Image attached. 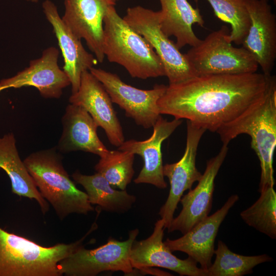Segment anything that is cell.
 Returning <instances> with one entry per match:
<instances>
[{"instance_id": "cell-1", "label": "cell", "mask_w": 276, "mask_h": 276, "mask_svg": "<svg viewBox=\"0 0 276 276\" xmlns=\"http://www.w3.org/2000/svg\"><path fill=\"white\" fill-rule=\"evenodd\" d=\"M271 77L256 72L197 76L167 86L157 102L158 110L160 114L217 132L264 94Z\"/></svg>"}, {"instance_id": "cell-2", "label": "cell", "mask_w": 276, "mask_h": 276, "mask_svg": "<svg viewBox=\"0 0 276 276\" xmlns=\"http://www.w3.org/2000/svg\"><path fill=\"white\" fill-rule=\"evenodd\" d=\"M223 144H227L241 134L251 139V147L260 162L259 192L274 187L273 156L276 146V79L271 77L264 94L242 113L219 128Z\"/></svg>"}, {"instance_id": "cell-3", "label": "cell", "mask_w": 276, "mask_h": 276, "mask_svg": "<svg viewBox=\"0 0 276 276\" xmlns=\"http://www.w3.org/2000/svg\"><path fill=\"white\" fill-rule=\"evenodd\" d=\"M96 228L92 225L74 242L45 247L0 225V276H61L59 262L72 254Z\"/></svg>"}, {"instance_id": "cell-4", "label": "cell", "mask_w": 276, "mask_h": 276, "mask_svg": "<svg viewBox=\"0 0 276 276\" xmlns=\"http://www.w3.org/2000/svg\"><path fill=\"white\" fill-rule=\"evenodd\" d=\"M24 163L41 196L61 220L72 214L86 215L94 210L86 193L70 178L55 148L32 153Z\"/></svg>"}, {"instance_id": "cell-5", "label": "cell", "mask_w": 276, "mask_h": 276, "mask_svg": "<svg viewBox=\"0 0 276 276\" xmlns=\"http://www.w3.org/2000/svg\"><path fill=\"white\" fill-rule=\"evenodd\" d=\"M103 51L110 62L124 67L133 78L165 76L163 64L153 48L110 7L103 21Z\"/></svg>"}, {"instance_id": "cell-6", "label": "cell", "mask_w": 276, "mask_h": 276, "mask_svg": "<svg viewBox=\"0 0 276 276\" xmlns=\"http://www.w3.org/2000/svg\"><path fill=\"white\" fill-rule=\"evenodd\" d=\"M228 34V28L222 26L185 54L196 76L257 72L259 65L254 57L243 47L233 46Z\"/></svg>"}, {"instance_id": "cell-7", "label": "cell", "mask_w": 276, "mask_h": 276, "mask_svg": "<svg viewBox=\"0 0 276 276\" xmlns=\"http://www.w3.org/2000/svg\"><path fill=\"white\" fill-rule=\"evenodd\" d=\"M160 12L141 6L127 8L123 19L153 48L164 66L169 84L197 76L186 54L169 39L160 27Z\"/></svg>"}, {"instance_id": "cell-8", "label": "cell", "mask_w": 276, "mask_h": 276, "mask_svg": "<svg viewBox=\"0 0 276 276\" xmlns=\"http://www.w3.org/2000/svg\"><path fill=\"white\" fill-rule=\"evenodd\" d=\"M139 233L137 228L131 230L128 238L122 241L110 237L106 243L95 249H86L80 245L59 262L61 275L95 276L108 271L133 273L134 269L130 261L129 253Z\"/></svg>"}, {"instance_id": "cell-9", "label": "cell", "mask_w": 276, "mask_h": 276, "mask_svg": "<svg viewBox=\"0 0 276 276\" xmlns=\"http://www.w3.org/2000/svg\"><path fill=\"white\" fill-rule=\"evenodd\" d=\"M89 71L102 84L112 102L125 111L126 117L145 129L153 127L161 116L157 102L167 86L156 84L151 89H141L125 83L116 74L94 67Z\"/></svg>"}, {"instance_id": "cell-10", "label": "cell", "mask_w": 276, "mask_h": 276, "mask_svg": "<svg viewBox=\"0 0 276 276\" xmlns=\"http://www.w3.org/2000/svg\"><path fill=\"white\" fill-rule=\"evenodd\" d=\"M205 131L187 120L186 147L182 157L176 163L163 166L164 175L168 177L170 185L168 197L158 213L165 222V229L173 219L185 191L191 189L193 183L202 176L196 166V157L199 141Z\"/></svg>"}, {"instance_id": "cell-11", "label": "cell", "mask_w": 276, "mask_h": 276, "mask_svg": "<svg viewBox=\"0 0 276 276\" xmlns=\"http://www.w3.org/2000/svg\"><path fill=\"white\" fill-rule=\"evenodd\" d=\"M165 229V222L160 218L155 223L150 236L134 241L129 253L132 267L146 272L150 268L158 267L182 276H208V271L198 267L197 263L191 258L182 260L172 254L163 240Z\"/></svg>"}, {"instance_id": "cell-12", "label": "cell", "mask_w": 276, "mask_h": 276, "mask_svg": "<svg viewBox=\"0 0 276 276\" xmlns=\"http://www.w3.org/2000/svg\"><path fill=\"white\" fill-rule=\"evenodd\" d=\"M118 0H64L63 21L79 39H84L98 62L105 57L103 21L108 9Z\"/></svg>"}, {"instance_id": "cell-13", "label": "cell", "mask_w": 276, "mask_h": 276, "mask_svg": "<svg viewBox=\"0 0 276 276\" xmlns=\"http://www.w3.org/2000/svg\"><path fill=\"white\" fill-rule=\"evenodd\" d=\"M59 50L54 47L45 49L40 57L30 61L28 67L11 77L0 81L3 90L31 86L45 98H59L63 88L71 85L65 72L58 64Z\"/></svg>"}, {"instance_id": "cell-14", "label": "cell", "mask_w": 276, "mask_h": 276, "mask_svg": "<svg viewBox=\"0 0 276 276\" xmlns=\"http://www.w3.org/2000/svg\"><path fill=\"white\" fill-rule=\"evenodd\" d=\"M227 145L223 144L218 154L207 162L197 186L181 197L182 210L167 228L169 233L179 231L185 234L209 215L212 206L215 179L226 156Z\"/></svg>"}, {"instance_id": "cell-15", "label": "cell", "mask_w": 276, "mask_h": 276, "mask_svg": "<svg viewBox=\"0 0 276 276\" xmlns=\"http://www.w3.org/2000/svg\"><path fill=\"white\" fill-rule=\"evenodd\" d=\"M250 19L242 45L255 58L263 73L271 74L276 59V16L269 0H244Z\"/></svg>"}, {"instance_id": "cell-16", "label": "cell", "mask_w": 276, "mask_h": 276, "mask_svg": "<svg viewBox=\"0 0 276 276\" xmlns=\"http://www.w3.org/2000/svg\"><path fill=\"white\" fill-rule=\"evenodd\" d=\"M69 102L82 107L89 113L98 126L104 130L111 145L118 148L125 141L122 127L109 95L89 71L82 73L79 88L71 95Z\"/></svg>"}, {"instance_id": "cell-17", "label": "cell", "mask_w": 276, "mask_h": 276, "mask_svg": "<svg viewBox=\"0 0 276 276\" xmlns=\"http://www.w3.org/2000/svg\"><path fill=\"white\" fill-rule=\"evenodd\" d=\"M181 119L174 118L169 121L161 116L153 126L152 135L144 141L131 139L124 141L118 149L141 156L144 165L134 179L136 184H151L164 189L167 185L163 174L162 144L181 124Z\"/></svg>"}, {"instance_id": "cell-18", "label": "cell", "mask_w": 276, "mask_h": 276, "mask_svg": "<svg viewBox=\"0 0 276 276\" xmlns=\"http://www.w3.org/2000/svg\"><path fill=\"white\" fill-rule=\"evenodd\" d=\"M239 200L237 195L231 196L223 205L211 216L194 226L183 236L175 240L167 239L164 243L172 251L187 254L201 268L207 270L214 255V243L219 227L229 210Z\"/></svg>"}, {"instance_id": "cell-19", "label": "cell", "mask_w": 276, "mask_h": 276, "mask_svg": "<svg viewBox=\"0 0 276 276\" xmlns=\"http://www.w3.org/2000/svg\"><path fill=\"white\" fill-rule=\"evenodd\" d=\"M47 19L52 26L63 59V70L70 80L72 94L78 90L82 73L98 63L96 57L84 48L80 39L68 28L60 16L56 6L50 0L42 4Z\"/></svg>"}, {"instance_id": "cell-20", "label": "cell", "mask_w": 276, "mask_h": 276, "mask_svg": "<svg viewBox=\"0 0 276 276\" xmlns=\"http://www.w3.org/2000/svg\"><path fill=\"white\" fill-rule=\"evenodd\" d=\"M62 123L63 130L58 144L60 151H82L100 157L108 151L98 135V125L82 107L68 105Z\"/></svg>"}, {"instance_id": "cell-21", "label": "cell", "mask_w": 276, "mask_h": 276, "mask_svg": "<svg viewBox=\"0 0 276 276\" xmlns=\"http://www.w3.org/2000/svg\"><path fill=\"white\" fill-rule=\"evenodd\" d=\"M161 5L160 27L168 37L174 36L176 47L180 49L191 47L201 41L193 30L197 24L203 27L204 20L198 8H194L187 0H159Z\"/></svg>"}, {"instance_id": "cell-22", "label": "cell", "mask_w": 276, "mask_h": 276, "mask_svg": "<svg viewBox=\"0 0 276 276\" xmlns=\"http://www.w3.org/2000/svg\"><path fill=\"white\" fill-rule=\"evenodd\" d=\"M0 168L9 177L13 194L35 199L43 214L48 212L49 203L41 196L24 161L20 159L12 133L0 137Z\"/></svg>"}, {"instance_id": "cell-23", "label": "cell", "mask_w": 276, "mask_h": 276, "mask_svg": "<svg viewBox=\"0 0 276 276\" xmlns=\"http://www.w3.org/2000/svg\"><path fill=\"white\" fill-rule=\"evenodd\" d=\"M74 180L85 189L91 204L98 205L101 210L112 213H123L129 210L135 202L136 197L126 190H117L100 174L84 175L75 171Z\"/></svg>"}, {"instance_id": "cell-24", "label": "cell", "mask_w": 276, "mask_h": 276, "mask_svg": "<svg viewBox=\"0 0 276 276\" xmlns=\"http://www.w3.org/2000/svg\"><path fill=\"white\" fill-rule=\"evenodd\" d=\"M216 257L207 269L208 276H243L253 272L257 265L270 262L272 258L267 254L247 256L232 252L221 240H219Z\"/></svg>"}, {"instance_id": "cell-25", "label": "cell", "mask_w": 276, "mask_h": 276, "mask_svg": "<svg viewBox=\"0 0 276 276\" xmlns=\"http://www.w3.org/2000/svg\"><path fill=\"white\" fill-rule=\"evenodd\" d=\"M260 193L259 199L249 208L242 211L240 216L248 225L275 239L276 192L273 187H269Z\"/></svg>"}, {"instance_id": "cell-26", "label": "cell", "mask_w": 276, "mask_h": 276, "mask_svg": "<svg viewBox=\"0 0 276 276\" xmlns=\"http://www.w3.org/2000/svg\"><path fill=\"white\" fill-rule=\"evenodd\" d=\"M135 154L126 151L108 150L95 166L112 187L124 190L132 179Z\"/></svg>"}, {"instance_id": "cell-27", "label": "cell", "mask_w": 276, "mask_h": 276, "mask_svg": "<svg viewBox=\"0 0 276 276\" xmlns=\"http://www.w3.org/2000/svg\"><path fill=\"white\" fill-rule=\"evenodd\" d=\"M197 3L199 0H194ZM214 14L221 20L231 25L227 40L236 44H242L250 26V19L244 0H206Z\"/></svg>"}, {"instance_id": "cell-28", "label": "cell", "mask_w": 276, "mask_h": 276, "mask_svg": "<svg viewBox=\"0 0 276 276\" xmlns=\"http://www.w3.org/2000/svg\"><path fill=\"white\" fill-rule=\"evenodd\" d=\"M28 2H32V3H37L38 2L39 0H26Z\"/></svg>"}, {"instance_id": "cell-29", "label": "cell", "mask_w": 276, "mask_h": 276, "mask_svg": "<svg viewBox=\"0 0 276 276\" xmlns=\"http://www.w3.org/2000/svg\"><path fill=\"white\" fill-rule=\"evenodd\" d=\"M2 90L0 88V91H2Z\"/></svg>"}]
</instances>
